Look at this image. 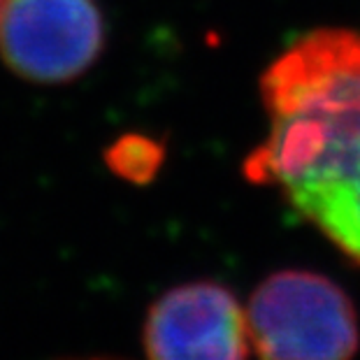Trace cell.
<instances>
[{"instance_id":"6da1fadb","label":"cell","mask_w":360,"mask_h":360,"mask_svg":"<svg viewBox=\"0 0 360 360\" xmlns=\"http://www.w3.org/2000/svg\"><path fill=\"white\" fill-rule=\"evenodd\" d=\"M263 142L244 174L360 265V30L316 28L260 77Z\"/></svg>"},{"instance_id":"7a4b0ae2","label":"cell","mask_w":360,"mask_h":360,"mask_svg":"<svg viewBox=\"0 0 360 360\" xmlns=\"http://www.w3.org/2000/svg\"><path fill=\"white\" fill-rule=\"evenodd\" d=\"M247 323L260 360H354L360 347L351 297L309 270H281L260 281Z\"/></svg>"},{"instance_id":"3957f363","label":"cell","mask_w":360,"mask_h":360,"mask_svg":"<svg viewBox=\"0 0 360 360\" xmlns=\"http://www.w3.org/2000/svg\"><path fill=\"white\" fill-rule=\"evenodd\" d=\"M103 47L105 21L96 0H3L0 53L26 82L77 79Z\"/></svg>"},{"instance_id":"277c9868","label":"cell","mask_w":360,"mask_h":360,"mask_svg":"<svg viewBox=\"0 0 360 360\" xmlns=\"http://www.w3.org/2000/svg\"><path fill=\"white\" fill-rule=\"evenodd\" d=\"M247 309L217 281H191L167 290L144 321L147 360H247Z\"/></svg>"},{"instance_id":"5b68a950","label":"cell","mask_w":360,"mask_h":360,"mask_svg":"<svg viewBox=\"0 0 360 360\" xmlns=\"http://www.w3.org/2000/svg\"><path fill=\"white\" fill-rule=\"evenodd\" d=\"M160 160V149L151 140H121L114 144L107 154V163L112 165V170L121 174V177L130 179H149L156 172Z\"/></svg>"},{"instance_id":"8992f818","label":"cell","mask_w":360,"mask_h":360,"mask_svg":"<svg viewBox=\"0 0 360 360\" xmlns=\"http://www.w3.org/2000/svg\"><path fill=\"white\" fill-rule=\"evenodd\" d=\"M0 12H3V0H0Z\"/></svg>"},{"instance_id":"52a82bcc","label":"cell","mask_w":360,"mask_h":360,"mask_svg":"<svg viewBox=\"0 0 360 360\" xmlns=\"http://www.w3.org/2000/svg\"><path fill=\"white\" fill-rule=\"evenodd\" d=\"M89 360H103V358H89Z\"/></svg>"}]
</instances>
